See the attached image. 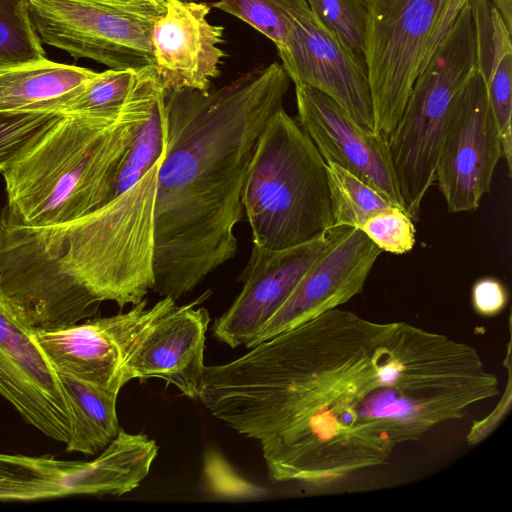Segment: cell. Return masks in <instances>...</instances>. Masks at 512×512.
<instances>
[{"label":"cell","instance_id":"cell-23","mask_svg":"<svg viewBox=\"0 0 512 512\" xmlns=\"http://www.w3.org/2000/svg\"><path fill=\"white\" fill-rule=\"evenodd\" d=\"M46 57L32 24L28 0H0V64Z\"/></svg>","mask_w":512,"mask_h":512},{"label":"cell","instance_id":"cell-18","mask_svg":"<svg viewBox=\"0 0 512 512\" xmlns=\"http://www.w3.org/2000/svg\"><path fill=\"white\" fill-rule=\"evenodd\" d=\"M97 72L48 58L0 64V113H61Z\"/></svg>","mask_w":512,"mask_h":512},{"label":"cell","instance_id":"cell-31","mask_svg":"<svg viewBox=\"0 0 512 512\" xmlns=\"http://www.w3.org/2000/svg\"><path fill=\"white\" fill-rule=\"evenodd\" d=\"M126 8L161 14L167 0H100Z\"/></svg>","mask_w":512,"mask_h":512},{"label":"cell","instance_id":"cell-11","mask_svg":"<svg viewBox=\"0 0 512 512\" xmlns=\"http://www.w3.org/2000/svg\"><path fill=\"white\" fill-rule=\"evenodd\" d=\"M278 54L295 85L325 93L363 130L376 133L364 57L345 46L307 4L294 16Z\"/></svg>","mask_w":512,"mask_h":512},{"label":"cell","instance_id":"cell-7","mask_svg":"<svg viewBox=\"0 0 512 512\" xmlns=\"http://www.w3.org/2000/svg\"><path fill=\"white\" fill-rule=\"evenodd\" d=\"M158 453L146 434L120 430L90 461L0 453V501H34L76 495L121 496L137 488Z\"/></svg>","mask_w":512,"mask_h":512},{"label":"cell","instance_id":"cell-15","mask_svg":"<svg viewBox=\"0 0 512 512\" xmlns=\"http://www.w3.org/2000/svg\"><path fill=\"white\" fill-rule=\"evenodd\" d=\"M298 123L325 162H333L404 209L388 141L358 126L332 98L305 85H295Z\"/></svg>","mask_w":512,"mask_h":512},{"label":"cell","instance_id":"cell-32","mask_svg":"<svg viewBox=\"0 0 512 512\" xmlns=\"http://www.w3.org/2000/svg\"><path fill=\"white\" fill-rule=\"evenodd\" d=\"M501 14L507 28L512 32V0H490Z\"/></svg>","mask_w":512,"mask_h":512},{"label":"cell","instance_id":"cell-12","mask_svg":"<svg viewBox=\"0 0 512 512\" xmlns=\"http://www.w3.org/2000/svg\"><path fill=\"white\" fill-rule=\"evenodd\" d=\"M0 395L27 424L68 443L74 425L70 397L33 331L16 317L1 293Z\"/></svg>","mask_w":512,"mask_h":512},{"label":"cell","instance_id":"cell-9","mask_svg":"<svg viewBox=\"0 0 512 512\" xmlns=\"http://www.w3.org/2000/svg\"><path fill=\"white\" fill-rule=\"evenodd\" d=\"M175 307L176 300L171 297H162L153 305L144 298L124 313L32 331L57 374L118 395L126 385V362L150 328Z\"/></svg>","mask_w":512,"mask_h":512},{"label":"cell","instance_id":"cell-21","mask_svg":"<svg viewBox=\"0 0 512 512\" xmlns=\"http://www.w3.org/2000/svg\"><path fill=\"white\" fill-rule=\"evenodd\" d=\"M165 148V90L135 133L115 178L108 202L136 184L156 163Z\"/></svg>","mask_w":512,"mask_h":512},{"label":"cell","instance_id":"cell-8","mask_svg":"<svg viewBox=\"0 0 512 512\" xmlns=\"http://www.w3.org/2000/svg\"><path fill=\"white\" fill-rule=\"evenodd\" d=\"M43 45L109 69L154 66L152 29L160 14L100 0H28Z\"/></svg>","mask_w":512,"mask_h":512},{"label":"cell","instance_id":"cell-27","mask_svg":"<svg viewBox=\"0 0 512 512\" xmlns=\"http://www.w3.org/2000/svg\"><path fill=\"white\" fill-rule=\"evenodd\" d=\"M61 116L0 113V173L21 158Z\"/></svg>","mask_w":512,"mask_h":512},{"label":"cell","instance_id":"cell-25","mask_svg":"<svg viewBox=\"0 0 512 512\" xmlns=\"http://www.w3.org/2000/svg\"><path fill=\"white\" fill-rule=\"evenodd\" d=\"M471 9L475 25L476 68L486 82L500 61L512 54L511 31L490 0H473Z\"/></svg>","mask_w":512,"mask_h":512},{"label":"cell","instance_id":"cell-30","mask_svg":"<svg viewBox=\"0 0 512 512\" xmlns=\"http://www.w3.org/2000/svg\"><path fill=\"white\" fill-rule=\"evenodd\" d=\"M507 301V290L499 280L485 277L474 283L472 304L480 315L495 316L505 308Z\"/></svg>","mask_w":512,"mask_h":512},{"label":"cell","instance_id":"cell-20","mask_svg":"<svg viewBox=\"0 0 512 512\" xmlns=\"http://www.w3.org/2000/svg\"><path fill=\"white\" fill-rule=\"evenodd\" d=\"M325 163L333 227L360 229L376 212L396 206L357 176L333 162Z\"/></svg>","mask_w":512,"mask_h":512},{"label":"cell","instance_id":"cell-5","mask_svg":"<svg viewBox=\"0 0 512 512\" xmlns=\"http://www.w3.org/2000/svg\"><path fill=\"white\" fill-rule=\"evenodd\" d=\"M475 69V25L468 4L416 78L387 139L404 209L413 221L435 180L454 96Z\"/></svg>","mask_w":512,"mask_h":512},{"label":"cell","instance_id":"cell-13","mask_svg":"<svg viewBox=\"0 0 512 512\" xmlns=\"http://www.w3.org/2000/svg\"><path fill=\"white\" fill-rule=\"evenodd\" d=\"M331 227L300 245L270 250L253 244L239 281L243 287L215 320L213 336L231 348L246 345L286 301L307 270L344 234Z\"/></svg>","mask_w":512,"mask_h":512},{"label":"cell","instance_id":"cell-24","mask_svg":"<svg viewBox=\"0 0 512 512\" xmlns=\"http://www.w3.org/2000/svg\"><path fill=\"white\" fill-rule=\"evenodd\" d=\"M140 69L100 72L68 104L63 114L119 112L134 87Z\"/></svg>","mask_w":512,"mask_h":512},{"label":"cell","instance_id":"cell-29","mask_svg":"<svg viewBox=\"0 0 512 512\" xmlns=\"http://www.w3.org/2000/svg\"><path fill=\"white\" fill-rule=\"evenodd\" d=\"M491 110L497 125L502 158L512 175V54L505 56L486 81Z\"/></svg>","mask_w":512,"mask_h":512},{"label":"cell","instance_id":"cell-19","mask_svg":"<svg viewBox=\"0 0 512 512\" xmlns=\"http://www.w3.org/2000/svg\"><path fill=\"white\" fill-rule=\"evenodd\" d=\"M70 397L74 425L66 452L98 455L118 435V395L105 392L72 376L58 374Z\"/></svg>","mask_w":512,"mask_h":512},{"label":"cell","instance_id":"cell-10","mask_svg":"<svg viewBox=\"0 0 512 512\" xmlns=\"http://www.w3.org/2000/svg\"><path fill=\"white\" fill-rule=\"evenodd\" d=\"M501 158L487 85L476 68L454 96L436 166L435 180L450 213L478 209Z\"/></svg>","mask_w":512,"mask_h":512},{"label":"cell","instance_id":"cell-28","mask_svg":"<svg viewBox=\"0 0 512 512\" xmlns=\"http://www.w3.org/2000/svg\"><path fill=\"white\" fill-rule=\"evenodd\" d=\"M360 230L383 252L402 255L415 245L416 229L405 210L391 206L370 216Z\"/></svg>","mask_w":512,"mask_h":512},{"label":"cell","instance_id":"cell-1","mask_svg":"<svg viewBox=\"0 0 512 512\" xmlns=\"http://www.w3.org/2000/svg\"><path fill=\"white\" fill-rule=\"evenodd\" d=\"M205 366L198 399L261 449L277 482L327 485L386 463L498 394L478 351L340 308Z\"/></svg>","mask_w":512,"mask_h":512},{"label":"cell","instance_id":"cell-14","mask_svg":"<svg viewBox=\"0 0 512 512\" xmlns=\"http://www.w3.org/2000/svg\"><path fill=\"white\" fill-rule=\"evenodd\" d=\"M381 252L360 229L348 228L307 270L245 347L249 349L360 294Z\"/></svg>","mask_w":512,"mask_h":512},{"label":"cell","instance_id":"cell-4","mask_svg":"<svg viewBox=\"0 0 512 512\" xmlns=\"http://www.w3.org/2000/svg\"><path fill=\"white\" fill-rule=\"evenodd\" d=\"M253 244L282 250L333 227L326 163L284 108L266 123L241 194Z\"/></svg>","mask_w":512,"mask_h":512},{"label":"cell","instance_id":"cell-6","mask_svg":"<svg viewBox=\"0 0 512 512\" xmlns=\"http://www.w3.org/2000/svg\"><path fill=\"white\" fill-rule=\"evenodd\" d=\"M473 0H366L364 53L376 133L388 139L414 82Z\"/></svg>","mask_w":512,"mask_h":512},{"label":"cell","instance_id":"cell-22","mask_svg":"<svg viewBox=\"0 0 512 512\" xmlns=\"http://www.w3.org/2000/svg\"><path fill=\"white\" fill-rule=\"evenodd\" d=\"M306 4L305 0H218L212 6L252 26L280 51L285 46L294 16Z\"/></svg>","mask_w":512,"mask_h":512},{"label":"cell","instance_id":"cell-3","mask_svg":"<svg viewBox=\"0 0 512 512\" xmlns=\"http://www.w3.org/2000/svg\"><path fill=\"white\" fill-rule=\"evenodd\" d=\"M164 90L149 66L140 69L119 112L62 114L2 173L7 205L0 223L55 226L106 204L135 133Z\"/></svg>","mask_w":512,"mask_h":512},{"label":"cell","instance_id":"cell-26","mask_svg":"<svg viewBox=\"0 0 512 512\" xmlns=\"http://www.w3.org/2000/svg\"><path fill=\"white\" fill-rule=\"evenodd\" d=\"M312 13L356 54L366 47L368 10L366 0H305Z\"/></svg>","mask_w":512,"mask_h":512},{"label":"cell","instance_id":"cell-16","mask_svg":"<svg viewBox=\"0 0 512 512\" xmlns=\"http://www.w3.org/2000/svg\"><path fill=\"white\" fill-rule=\"evenodd\" d=\"M211 6L192 0H167L152 29L154 68L165 91H206L220 74L224 28L211 24Z\"/></svg>","mask_w":512,"mask_h":512},{"label":"cell","instance_id":"cell-17","mask_svg":"<svg viewBox=\"0 0 512 512\" xmlns=\"http://www.w3.org/2000/svg\"><path fill=\"white\" fill-rule=\"evenodd\" d=\"M177 306L145 334L124 367V380L159 378L197 398L205 370L204 351L210 316L196 305Z\"/></svg>","mask_w":512,"mask_h":512},{"label":"cell","instance_id":"cell-2","mask_svg":"<svg viewBox=\"0 0 512 512\" xmlns=\"http://www.w3.org/2000/svg\"><path fill=\"white\" fill-rule=\"evenodd\" d=\"M290 78L273 62L213 90L165 91L154 207V286L175 300L237 253L241 194L255 145Z\"/></svg>","mask_w":512,"mask_h":512}]
</instances>
